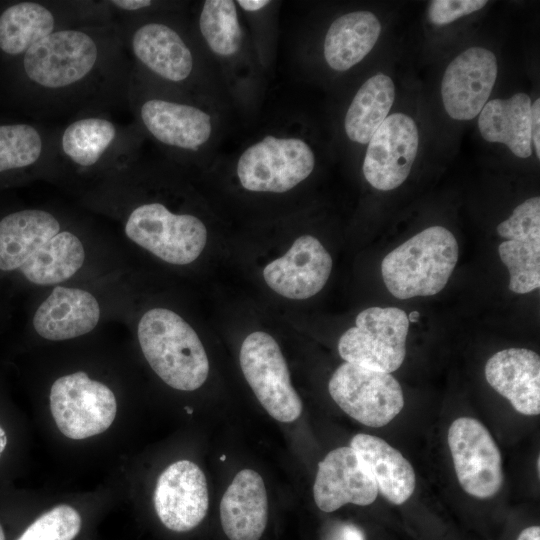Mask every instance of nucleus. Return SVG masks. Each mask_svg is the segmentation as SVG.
<instances>
[{"instance_id": "e433bc0d", "label": "nucleus", "mask_w": 540, "mask_h": 540, "mask_svg": "<svg viewBox=\"0 0 540 540\" xmlns=\"http://www.w3.org/2000/svg\"><path fill=\"white\" fill-rule=\"evenodd\" d=\"M237 3L242 9L248 12H256L266 7L270 3V1L268 0H238Z\"/></svg>"}, {"instance_id": "f8f14e48", "label": "nucleus", "mask_w": 540, "mask_h": 540, "mask_svg": "<svg viewBox=\"0 0 540 540\" xmlns=\"http://www.w3.org/2000/svg\"><path fill=\"white\" fill-rule=\"evenodd\" d=\"M239 360L246 381L271 417L284 423L299 418L301 399L291 384L282 351L271 335L262 331L249 334L241 345Z\"/></svg>"}, {"instance_id": "f3484780", "label": "nucleus", "mask_w": 540, "mask_h": 540, "mask_svg": "<svg viewBox=\"0 0 540 540\" xmlns=\"http://www.w3.org/2000/svg\"><path fill=\"white\" fill-rule=\"evenodd\" d=\"M153 501L156 514L166 528L175 532L194 529L208 510L203 471L188 460L170 464L158 477Z\"/></svg>"}, {"instance_id": "bb28decb", "label": "nucleus", "mask_w": 540, "mask_h": 540, "mask_svg": "<svg viewBox=\"0 0 540 540\" xmlns=\"http://www.w3.org/2000/svg\"><path fill=\"white\" fill-rule=\"evenodd\" d=\"M381 23L370 11H354L335 19L324 40V57L336 71H346L363 60L375 46Z\"/></svg>"}, {"instance_id": "0eeeda50", "label": "nucleus", "mask_w": 540, "mask_h": 540, "mask_svg": "<svg viewBox=\"0 0 540 540\" xmlns=\"http://www.w3.org/2000/svg\"><path fill=\"white\" fill-rule=\"evenodd\" d=\"M132 70L169 85H183L193 73V52L180 31L162 19H117Z\"/></svg>"}, {"instance_id": "f257e3e1", "label": "nucleus", "mask_w": 540, "mask_h": 540, "mask_svg": "<svg viewBox=\"0 0 540 540\" xmlns=\"http://www.w3.org/2000/svg\"><path fill=\"white\" fill-rule=\"evenodd\" d=\"M132 63L116 20L60 29L0 68L3 99L42 122L123 108Z\"/></svg>"}, {"instance_id": "2f4dec72", "label": "nucleus", "mask_w": 540, "mask_h": 540, "mask_svg": "<svg viewBox=\"0 0 540 540\" xmlns=\"http://www.w3.org/2000/svg\"><path fill=\"white\" fill-rule=\"evenodd\" d=\"M81 523L76 509L66 504L57 505L39 516L17 540H73Z\"/></svg>"}, {"instance_id": "2eb2a0df", "label": "nucleus", "mask_w": 540, "mask_h": 540, "mask_svg": "<svg viewBox=\"0 0 540 540\" xmlns=\"http://www.w3.org/2000/svg\"><path fill=\"white\" fill-rule=\"evenodd\" d=\"M367 144L362 166L367 182L381 191L399 187L409 176L418 151L415 121L404 113H393Z\"/></svg>"}, {"instance_id": "dca6fc26", "label": "nucleus", "mask_w": 540, "mask_h": 540, "mask_svg": "<svg viewBox=\"0 0 540 540\" xmlns=\"http://www.w3.org/2000/svg\"><path fill=\"white\" fill-rule=\"evenodd\" d=\"M498 73L496 56L483 47H470L447 66L441 81V97L447 114L470 120L481 112Z\"/></svg>"}, {"instance_id": "393cba45", "label": "nucleus", "mask_w": 540, "mask_h": 540, "mask_svg": "<svg viewBox=\"0 0 540 540\" xmlns=\"http://www.w3.org/2000/svg\"><path fill=\"white\" fill-rule=\"evenodd\" d=\"M377 485L378 492L395 505L403 504L414 492L415 472L410 462L383 439L356 434L350 442Z\"/></svg>"}, {"instance_id": "6ab92c4d", "label": "nucleus", "mask_w": 540, "mask_h": 540, "mask_svg": "<svg viewBox=\"0 0 540 540\" xmlns=\"http://www.w3.org/2000/svg\"><path fill=\"white\" fill-rule=\"evenodd\" d=\"M377 494L375 481L351 447L336 448L319 462L313 495L320 510L333 512L348 503L370 505Z\"/></svg>"}, {"instance_id": "f704fd0d", "label": "nucleus", "mask_w": 540, "mask_h": 540, "mask_svg": "<svg viewBox=\"0 0 540 540\" xmlns=\"http://www.w3.org/2000/svg\"><path fill=\"white\" fill-rule=\"evenodd\" d=\"M328 540H365L362 531L353 524H341L337 526Z\"/></svg>"}, {"instance_id": "ddd939ff", "label": "nucleus", "mask_w": 540, "mask_h": 540, "mask_svg": "<svg viewBox=\"0 0 540 540\" xmlns=\"http://www.w3.org/2000/svg\"><path fill=\"white\" fill-rule=\"evenodd\" d=\"M328 390L346 414L369 427L387 425L404 406L402 388L390 373L348 362L335 370Z\"/></svg>"}, {"instance_id": "c756f323", "label": "nucleus", "mask_w": 540, "mask_h": 540, "mask_svg": "<svg viewBox=\"0 0 540 540\" xmlns=\"http://www.w3.org/2000/svg\"><path fill=\"white\" fill-rule=\"evenodd\" d=\"M199 31L212 52L229 57L242 41L236 4L232 0H206L198 18Z\"/></svg>"}, {"instance_id": "a211bd4d", "label": "nucleus", "mask_w": 540, "mask_h": 540, "mask_svg": "<svg viewBox=\"0 0 540 540\" xmlns=\"http://www.w3.org/2000/svg\"><path fill=\"white\" fill-rule=\"evenodd\" d=\"M332 258L312 235L298 237L280 258L263 269L266 284L279 295L302 300L322 290L332 270Z\"/></svg>"}, {"instance_id": "7c9ffc66", "label": "nucleus", "mask_w": 540, "mask_h": 540, "mask_svg": "<svg viewBox=\"0 0 540 540\" xmlns=\"http://www.w3.org/2000/svg\"><path fill=\"white\" fill-rule=\"evenodd\" d=\"M501 261L510 274L509 289L529 293L540 286V239L505 240L498 247Z\"/></svg>"}, {"instance_id": "423d86ee", "label": "nucleus", "mask_w": 540, "mask_h": 540, "mask_svg": "<svg viewBox=\"0 0 540 540\" xmlns=\"http://www.w3.org/2000/svg\"><path fill=\"white\" fill-rule=\"evenodd\" d=\"M127 105L141 132L169 150L196 152L211 137L209 113L193 104L159 95L133 70Z\"/></svg>"}, {"instance_id": "412c9836", "label": "nucleus", "mask_w": 540, "mask_h": 540, "mask_svg": "<svg viewBox=\"0 0 540 540\" xmlns=\"http://www.w3.org/2000/svg\"><path fill=\"white\" fill-rule=\"evenodd\" d=\"M488 384L519 413H540V357L526 348L496 352L485 365Z\"/></svg>"}, {"instance_id": "9d476101", "label": "nucleus", "mask_w": 540, "mask_h": 540, "mask_svg": "<svg viewBox=\"0 0 540 540\" xmlns=\"http://www.w3.org/2000/svg\"><path fill=\"white\" fill-rule=\"evenodd\" d=\"M314 166L315 155L304 140L267 135L242 152L236 173L248 191L283 193L309 177Z\"/></svg>"}, {"instance_id": "72a5a7b5", "label": "nucleus", "mask_w": 540, "mask_h": 540, "mask_svg": "<svg viewBox=\"0 0 540 540\" xmlns=\"http://www.w3.org/2000/svg\"><path fill=\"white\" fill-rule=\"evenodd\" d=\"M486 4L485 0H434L428 7V19L437 26L447 25L482 9Z\"/></svg>"}, {"instance_id": "9b49d317", "label": "nucleus", "mask_w": 540, "mask_h": 540, "mask_svg": "<svg viewBox=\"0 0 540 540\" xmlns=\"http://www.w3.org/2000/svg\"><path fill=\"white\" fill-rule=\"evenodd\" d=\"M49 400L58 429L75 440L103 433L117 413L112 390L82 371L58 378L51 386Z\"/></svg>"}, {"instance_id": "aec40b11", "label": "nucleus", "mask_w": 540, "mask_h": 540, "mask_svg": "<svg viewBox=\"0 0 540 540\" xmlns=\"http://www.w3.org/2000/svg\"><path fill=\"white\" fill-rule=\"evenodd\" d=\"M56 126L41 121L0 123V183L49 173Z\"/></svg>"}, {"instance_id": "4c0bfd02", "label": "nucleus", "mask_w": 540, "mask_h": 540, "mask_svg": "<svg viewBox=\"0 0 540 540\" xmlns=\"http://www.w3.org/2000/svg\"><path fill=\"white\" fill-rule=\"evenodd\" d=\"M517 540H540L539 526L525 528L518 536Z\"/></svg>"}, {"instance_id": "1a4fd4ad", "label": "nucleus", "mask_w": 540, "mask_h": 540, "mask_svg": "<svg viewBox=\"0 0 540 540\" xmlns=\"http://www.w3.org/2000/svg\"><path fill=\"white\" fill-rule=\"evenodd\" d=\"M408 330V316L402 309L370 307L340 337L338 351L345 362L392 373L405 359Z\"/></svg>"}, {"instance_id": "20e7f679", "label": "nucleus", "mask_w": 540, "mask_h": 540, "mask_svg": "<svg viewBox=\"0 0 540 540\" xmlns=\"http://www.w3.org/2000/svg\"><path fill=\"white\" fill-rule=\"evenodd\" d=\"M458 260V243L445 227H428L382 260L381 273L388 291L398 299L432 296L448 283Z\"/></svg>"}, {"instance_id": "7ed1b4c3", "label": "nucleus", "mask_w": 540, "mask_h": 540, "mask_svg": "<svg viewBox=\"0 0 540 540\" xmlns=\"http://www.w3.org/2000/svg\"><path fill=\"white\" fill-rule=\"evenodd\" d=\"M138 341L153 371L170 387L193 391L206 381L209 361L195 330L177 313L153 308L141 317Z\"/></svg>"}, {"instance_id": "473e14b6", "label": "nucleus", "mask_w": 540, "mask_h": 540, "mask_svg": "<svg viewBox=\"0 0 540 540\" xmlns=\"http://www.w3.org/2000/svg\"><path fill=\"white\" fill-rule=\"evenodd\" d=\"M496 230L507 240L540 239V198L531 197L519 204Z\"/></svg>"}, {"instance_id": "5701e85b", "label": "nucleus", "mask_w": 540, "mask_h": 540, "mask_svg": "<svg viewBox=\"0 0 540 540\" xmlns=\"http://www.w3.org/2000/svg\"><path fill=\"white\" fill-rule=\"evenodd\" d=\"M100 319V306L90 292L56 286L33 317L36 333L44 339L62 341L92 331Z\"/></svg>"}, {"instance_id": "a19ab883", "label": "nucleus", "mask_w": 540, "mask_h": 540, "mask_svg": "<svg viewBox=\"0 0 540 540\" xmlns=\"http://www.w3.org/2000/svg\"><path fill=\"white\" fill-rule=\"evenodd\" d=\"M0 540H6L5 539V534H4V531H3V528L1 526V524H0Z\"/></svg>"}, {"instance_id": "4468645a", "label": "nucleus", "mask_w": 540, "mask_h": 540, "mask_svg": "<svg viewBox=\"0 0 540 540\" xmlns=\"http://www.w3.org/2000/svg\"><path fill=\"white\" fill-rule=\"evenodd\" d=\"M457 479L469 495L491 498L503 484L502 457L488 429L477 419L460 417L448 430Z\"/></svg>"}, {"instance_id": "b1692460", "label": "nucleus", "mask_w": 540, "mask_h": 540, "mask_svg": "<svg viewBox=\"0 0 540 540\" xmlns=\"http://www.w3.org/2000/svg\"><path fill=\"white\" fill-rule=\"evenodd\" d=\"M268 520L264 481L251 469L238 472L220 503V521L229 540H259Z\"/></svg>"}, {"instance_id": "ea45409f", "label": "nucleus", "mask_w": 540, "mask_h": 540, "mask_svg": "<svg viewBox=\"0 0 540 540\" xmlns=\"http://www.w3.org/2000/svg\"><path fill=\"white\" fill-rule=\"evenodd\" d=\"M407 316H408V321H409V322H416V321H418L420 314H419V312H417V311H412V312H411L409 315H407Z\"/></svg>"}, {"instance_id": "6e6552de", "label": "nucleus", "mask_w": 540, "mask_h": 540, "mask_svg": "<svg viewBox=\"0 0 540 540\" xmlns=\"http://www.w3.org/2000/svg\"><path fill=\"white\" fill-rule=\"evenodd\" d=\"M124 232L135 244L174 265L195 261L207 242V229L201 219L173 212L158 201L131 206L125 214Z\"/></svg>"}, {"instance_id": "a878e982", "label": "nucleus", "mask_w": 540, "mask_h": 540, "mask_svg": "<svg viewBox=\"0 0 540 540\" xmlns=\"http://www.w3.org/2000/svg\"><path fill=\"white\" fill-rule=\"evenodd\" d=\"M478 128L486 141L505 144L517 157L528 158L532 154L530 97L519 92L488 101L479 113Z\"/></svg>"}, {"instance_id": "c9c22d12", "label": "nucleus", "mask_w": 540, "mask_h": 540, "mask_svg": "<svg viewBox=\"0 0 540 540\" xmlns=\"http://www.w3.org/2000/svg\"><path fill=\"white\" fill-rule=\"evenodd\" d=\"M531 138L534 143L535 153L540 159V99L531 103Z\"/></svg>"}, {"instance_id": "cd10ccee", "label": "nucleus", "mask_w": 540, "mask_h": 540, "mask_svg": "<svg viewBox=\"0 0 540 540\" xmlns=\"http://www.w3.org/2000/svg\"><path fill=\"white\" fill-rule=\"evenodd\" d=\"M85 249L80 238L61 229L22 267L20 274L36 285H53L72 277L83 265Z\"/></svg>"}, {"instance_id": "f03ea898", "label": "nucleus", "mask_w": 540, "mask_h": 540, "mask_svg": "<svg viewBox=\"0 0 540 540\" xmlns=\"http://www.w3.org/2000/svg\"><path fill=\"white\" fill-rule=\"evenodd\" d=\"M142 138L136 123H119L110 112L76 115L56 126L49 173L105 178L139 155Z\"/></svg>"}, {"instance_id": "c85d7f7f", "label": "nucleus", "mask_w": 540, "mask_h": 540, "mask_svg": "<svg viewBox=\"0 0 540 540\" xmlns=\"http://www.w3.org/2000/svg\"><path fill=\"white\" fill-rule=\"evenodd\" d=\"M395 98L392 79L378 73L367 79L352 99L344 119L347 137L367 144L389 114Z\"/></svg>"}, {"instance_id": "58836bf2", "label": "nucleus", "mask_w": 540, "mask_h": 540, "mask_svg": "<svg viewBox=\"0 0 540 540\" xmlns=\"http://www.w3.org/2000/svg\"><path fill=\"white\" fill-rule=\"evenodd\" d=\"M7 445V435L5 430L0 426V456L4 452Z\"/></svg>"}, {"instance_id": "39448f33", "label": "nucleus", "mask_w": 540, "mask_h": 540, "mask_svg": "<svg viewBox=\"0 0 540 540\" xmlns=\"http://www.w3.org/2000/svg\"><path fill=\"white\" fill-rule=\"evenodd\" d=\"M112 20L105 1L3 2L0 4V68L60 29Z\"/></svg>"}, {"instance_id": "4be33fe9", "label": "nucleus", "mask_w": 540, "mask_h": 540, "mask_svg": "<svg viewBox=\"0 0 540 540\" xmlns=\"http://www.w3.org/2000/svg\"><path fill=\"white\" fill-rule=\"evenodd\" d=\"M54 212L38 207L9 210L0 216V272H20L52 237L61 231Z\"/></svg>"}]
</instances>
